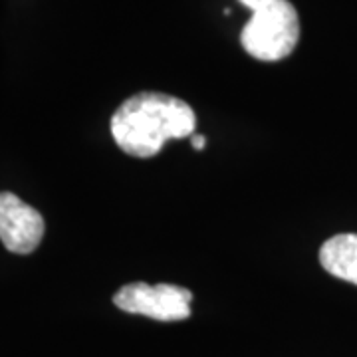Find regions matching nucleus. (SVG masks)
I'll return each instance as SVG.
<instances>
[{
	"label": "nucleus",
	"instance_id": "obj_1",
	"mask_svg": "<svg viewBox=\"0 0 357 357\" xmlns=\"http://www.w3.org/2000/svg\"><path fill=\"white\" fill-rule=\"evenodd\" d=\"M112 137L123 153L149 159L169 139L195 135L197 115L187 102L159 91H141L128 98L112 115Z\"/></svg>",
	"mask_w": 357,
	"mask_h": 357
},
{
	"label": "nucleus",
	"instance_id": "obj_2",
	"mask_svg": "<svg viewBox=\"0 0 357 357\" xmlns=\"http://www.w3.org/2000/svg\"><path fill=\"white\" fill-rule=\"evenodd\" d=\"M252 16L241 32L243 48L260 62L288 58L300 40V20L290 0H241Z\"/></svg>",
	"mask_w": 357,
	"mask_h": 357
},
{
	"label": "nucleus",
	"instance_id": "obj_3",
	"mask_svg": "<svg viewBox=\"0 0 357 357\" xmlns=\"http://www.w3.org/2000/svg\"><path fill=\"white\" fill-rule=\"evenodd\" d=\"M191 290L175 284H145L133 282L119 288L114 304L119 310L157 319V321H181L191 316Z\"/></svg>",
	"mask_w": 357,
	"mask_h": 357
},
{
	"label": "nucleus",
	"instance_id": "obj_4",
	"mask_svg": "<svg viewBox=\"0 0 357 357\" xmlns=\"http://www.w3.org/2000/svg\"><path fill=\"white\" fill-rule=\"evenodd\" d=\"M44 238V218L14 192H0V241L14 255L34 252Z\"/></svg>",
	"mask_w": 357,
	"mask_h": 357
},
{
	"label": "nucleus",
	"instance_id": "obj_5",
	"mask_svg": "<svg viewBox=\"0 0 357 357\" xmlns=\"http://www.w3.org/2000/svg\"><path fill=\"white\" fill-rule=\"evenodd\" d=\"M319 264L328 274L357 286V234H335L319 248Z\"/></svg>",
	"mask_w": 357,
	"mask_h": 357
},
{
	"label": "nucleus",
	"instance_id": "obj_6",
	"mask_svg": "<svg viewBox=\"0 0 357 357\" xmlns=\"http://www.w3.org/2000/svg\"><path fill=\"white\" fill-rule=\"evenodd\" d=\"M204 143H206L204 135H197V133L192 135V149H197V151H203Z\"/></svg>",
	"mask_w": 357,
	"mask_h": 357
}]
</instances>
